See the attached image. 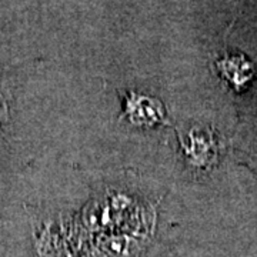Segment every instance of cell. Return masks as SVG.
Here are the masks:
<instances>
[{
    "instance_id": "obj_1",
    "label": "cell",
    "mask_w": 257,
    "mask_h": 257,
    "mask_svg": "<svg viewBox=\"0 0 257 257\" xmlns=\"http://www.w3.org/2000/svg\"><path fill=\"white\" fill-rule=\"evenodd\" d=\"M124 113L130 123L140 127H155L166 121V110L162 101L138 92H128L126 96Z\"/></svg>"
},
{
    "instance_id": "obj_3",
    "label": "cell",
    "mask_w": 257,
    "mask_h": 257,
    "mask_svg": "<svg viewBox=\"0 0 257 257\" xmlns=\"http://www.w3.org/2000/svg\"><path fill=\"white\" fill-rule=\"evenodd\" d=\"M217 155L216 140L211 135L200 132L199 136H194L190 133V150H187V156L193 160V163L197 166L213 165Z\"/></svg>"
},
{
    "instance_id": "obj_2",
    "label": "cell",
    "mask_w": 257,
    "mask_h": 257,
    "mask_svg": "<svg viewBox=\"0 0 257 257\" xmlns=\"http://www.w3.org/2000/svg\"><path fill=\"white\" fill-rule=\"evenodd\" d=\"M221 77L236 90H241L253 79L254 67L246 56L227 55L217 62Z\"/></svg>"
}]
</instances>
